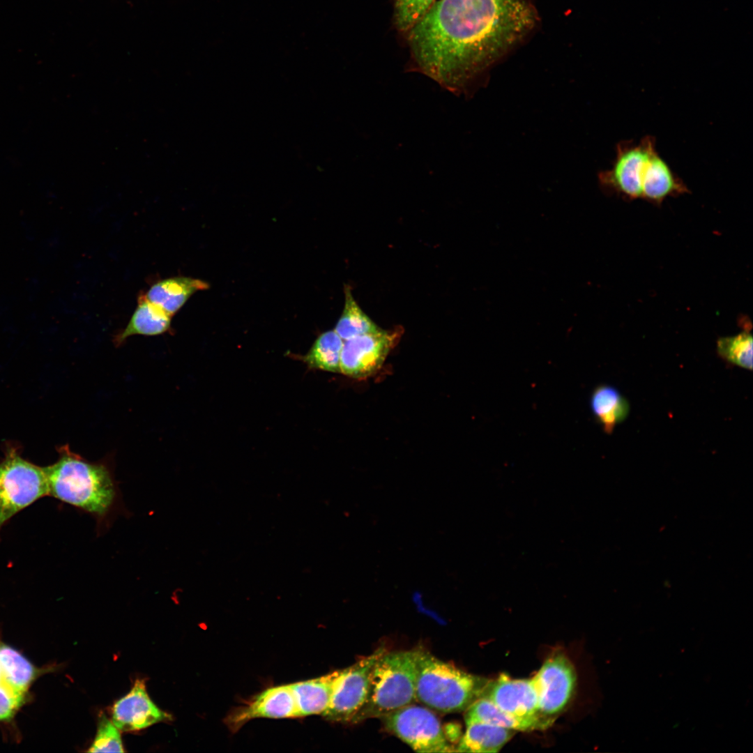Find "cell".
<instances>
[{"instance_id":"1","label":"cell","mask_w":753,"mask_h":753,"mask_svg":"<svg viewBox=\"0 0 753 753\" xmlns=\"http://www.w3.org/2000/svg\"><path fill=\"white\" fill-rule=\"evenodd\" d=\"M537 18L528 0H436L407 39L420 72L464 92L533 29Z\"/></svg>"},{"instance_id":"2","label":"cell","mask_w":753,"mask_h":753,"mask_svg":"<svg viewBox=\"0 0 753 753\" xmlns=\"http://www.w3.org/2000/svg\"><path fill=\"white\" fill-rule=\"evenodd\" d=\"M606 190L628 199L660 204L669 197L689 192L685 183L659 154L654 137L620 142L610 169L599 174Z\"/></svg>"},{"instance_id":"3","label":"cell","mask_w":753,"mask_h":753,"mask_svg":"<svg viewBox=\"0 0 753 753\" xmlns=\"http://www.w3.org/2000/svg\"><path fill=\"white\" fill-rule=\"evenodd\" d=\"M59 459L43 467L49 496L89 514L98 529L110 524L112 517L122 510L121 496L109 467L90 462L62 446Z\"/></svg>"},{"instance_id":"4","label":"cell","mask_w":753,"mask_h":753,"mask_svg":"<svg viewBox=\"0 0 753 753\" xmlns=\"http://www.w3.org/2000/svg\"><path fill=\"white\" fill-rule=\"evenodd\" d=\"M416 650L417 702L450 713L465 711L482 696L489 680L439 660L423 647Z\"/></svg>"},{"instance_id":"5","label":"cell","mask_w":753,"mask_h":753,"mask_svg":"<svg viewBox=\"0 0 753 753\" xmlns=\"http://www.w3.org/2000/svg\"><path fill=\"white\" fill-rule=\"evenodd\" d=\"M416 648L386 651L372 667L365 701L351 723L381 718L416 702Z\"/></svg>"},{"instance_id":"6","label":"cell","mask_w":753,"mask_h":753,"mask_svg":"<svg viewBox=\"0 0 753 753\" xmlns=\"http://www.w3.org/2000/svg\"><path fill=\"white\" fill-rule=\"evenodd\" d=\"M49 496L43 468L10 448L0 462V529L15 515L38 499Z\"/></svg>"},{"instance_id":"7","label":"cell","mask_w":753,"mask_h":753,"mask_svg":"<svg viewBox=\"0 0 753 753\" xmlns=\"http://www.w3.org/2000/svg\"><path fill=\"white\" fill-rule=\"evenodd\" d=\"M385 729L414 751L426 753L456 752L432 709L413 703L380 718Z\"/></svg>"},{"instance_id":"8","label":"cell","mask_w":753,"mask_h":753,"mask_svg":"<svg viewBox=\"0 0 753 753\" xmlns=\"http://www.w3.org/2000/svg\"><path fill=\"white\" fill-rule=\"evenodd\" d=\"M386 651L384 647H379L372 654L361 657L352 665L340 670L330 704L322 714L326 720L351 723L365 701L372 667Z\"/></svg>"},{"instance_id":"9","label":"cell","mask_w":753,"mask_h":753,"mask_svg":"<svg viewBox=\"0 0 753 753\" xmlns=\"http://www.w3.org/2000/svg\"><path fill=\"white\" fill-rule=\"evenodd\" d=\"M481 697H487L521 723L525 731L550 725L539 713L538 694L532 678L512 679L502 674L494 681H489Z\"/></svg>"},{"instance_id":"10","label":"cell","mask_w":753,"mask_h":753,"mask_svg":"<svg viewBox=\"0 0 753 753\" xmlns=\"http://www.w3.org/2000/svg\"><path fill=\"white\" fill-rule=\"evenodd\" d=\"M540 716L551 724L568 703L576 683L575 669L562 653L549 657L532 678Z\"/></svg>"},{"instance_id":"11","label":"cell","mask_w":753,"mask_h":753,"mask_svg":"<svg viewBox=\"0 0 753 753\" xmlns=\"http://www.w3.org/2000/svg\"><path fill=\"white\" fill-rule=\"evenodd\" d=\"M397 333L380 329L344 341L340 372L356 379L367 377L383 365Z\"/></svg>"},{"instance_id":"12","label":"cell","mask_w":753,"mask_h":753,"mask_svg":"<svg viewBox=\"0 0 753 753\" xmlns=\"http://www.w3.org/2000/svg\"><path fill=\"white\" fill-rule=\"evenodd\" d=\"M295 697L289 685L269 687L257 694L250 702L234 709L225 719L233 732L239 730L248 721L255 718L297 717Z\"/></svg>"},{"instance_id":"13","label":"cell","mask_w":753,"mask_h":753,"mask_svg":"<svg viewBox=\"0 0 753 753\" xmlns=\"http://www.w3.org/2000/svg\"><path fill=\"white\" fill-rule=\"evenodd\" d=\"M172 720L149 697L144 680H137L131 690L113 705L112 720L119 730L130 731Z\"/></svg>"},{"instance_id":"14","label":"cell","mask_w":753,"mask_h":753,"mask_svg":"<svg viewBox=\"0 0 753 753\" xmlns=\"http://www.w3.org/2000/svg\"><path fill=\"white\" fill-rule=\"evenodd\" d=\"M208 288V284L201 280L175 277L155 282L144 296L173 317L194 293Z\"/></svg>"},{"instance_id":"15","label":"cell","mask_w":753,"mask_h":753,"mask_svg":"<svg viewBox=\"0 0 753 753\" xmlns=\"http://www.w3.org/2000/svg\"><path fill=\"white\" fill-rule=\"evenodd\" d=\"M340 670L290 684L297 706L298 717L322 715L328 708Z\"/></svg>"},{"instance_id":"16","label":"cell","mask_w":753,"mask_h":753,"mask_svg":"<svg viewBox=\"0 0 753 753\" xmlns=\"http://www.w3.org/2000/svg\"><path fill=\"white\" fill-rule=\"evenodd\" d=\"M172 316L159 306L149 301L144 295L138 298V305L130 319L121 333L114 338L116 346H120L134 335L153 336L162 335L171 328Z\"/></svg>"},{"instance_id":"17","label":"cell","mask_w":753,"mask_h":753,"mask_svg":"<svg viewBox=\"0 0 753 753\" xmlns=\"http://www.w3.org/2000/svg\"><path fill=\"white\" fill-rule=\"evenodd\" d=\"M591 407L597 422L607 434H611L630 413L628 401L609 385H600L593 390Z\"/></svg>"},{"instance_id":"18","label":"cell","mask_w":753,"mask_h":753,"mask_svg":"<svg viewBox=\"0 0 753 753\" xmlns=\"http://www.w3.org/2000/svg\"><path fill=\"white\" fill-rule=\"evenodd\" d=\"M466 727V731L459 740L456 752L496 753L512 738L515 732L514 729L483 723H471Z\"/></svg>"},{"instance_id":"19","label":"cell","mask_w":753,"mask_h":753,"mask_svg":"<svg viewBox=\"0 0 753 753\" xmlns=\"http://www.w3.org/2000/svg\"><path fill=\"white\" fill-rule=\"evenodd\" d=\"M0 667L2 680L24 694L36 674L29 661L18 651L3 644H0Z\"/></svg>"},{"instance_id":"20","label":"cell","mask_w":753,"mask_h":753,"mask_svg":"<svg viewBox=\"0 0 753 753\" xmlns=\"http://www.w3.org/2000/svg\"><path fill=\"white\" fill-rule=\"evenodd\" d=\"M343 344L344 340L335 330L327 331L317 339L304 360L312 368L340 372Z\"/></svg>"},{"instance_id":"21","label":"cell","mask_w":753,"mask_h":753,"mask_svg":"<svg viewBox=\"0 0 753 753\" xmlns=\"http://www.w3.org/2000/svg\"><path fill=\"white\" fill-rule=\"evenodd\" d=\"M344 292V310L335 328L337 334L345 341L379 330L381 328L359 307L349 287H345Z\"/></svg>"},{"instance_id":"22","label":"cell","mask_w":753,"mask_h":753,"mask_svg":"<svg viewBox=\"0 0 753 753\" xmlns=\"http://www.w3.org/2000/svg\"><path fill=\"white\" fill-rule=\"evenodd\" d=\"M464 712L466 725L471 723H483L525 731L521 723L504 713L491 700L485 697H480L476 699Z\"/></svg>"},{"instance_id":"23","label":"cell","mask_w":753,"mask_h":753,"mask_svg":"<svg viewBox=\"0 0 753 753\" xmlns=\"http://www.w3.org/2000/svg\"><path fill=\"white\" fill-rule=\"evenodd\" d=\"M752 342L751 333L743 331L734 336L720 338L717 342V351L727 362L752 370Z\"/></svg>"},{"instance_id":"24","label":"cell","mask_w":753,"mask_h":753,"mask_svg":"<svg viewBox=\"0 0 753 753\" xmlns=\"http://www.w3.org/2000/svg\"><path fill=\"white\" fill-rule=\"evenodd\" d=\"M436 0H395L394 22L398 31L408 33L427 13Z\"/></svg>"},{"instance_id":"25","label":"cell","mask_w":753,"mask_h":753,"mask_svg":"<svg viewBox=\"0 0 753 753\" xmlns=\"http://www.w3.org/2000/svg\"><path fill=\"white\" fill-rule=\"evenodd\" d=\"M89 752H123L121 734L117 727L107 717L100 718L95 739L88 750Z\"/></svg>"},{"instance_id":"26","label":"cell","mask_w":753,"mask_h":753,"mask_svg":"<svg viewBox=\"0 0 753 753\" xmlns=\"http://www.w3.org/2000/svg\"><path fill=\"white\" fill-rule=\"evenodd\" d=\"M24 697V693L2 680L0 683V720L10 719L22 705Z\"/></svg>"},{"instance_id":"27","label":"cell","mask_w":753,"mask_h":753,"mask_svg":"<svg viewBox=\"0 0 753 753\" xmlns=\"http://www.w3.org/2000/svg\"><path fill=\"white\" fill-rule=\"evenodd\" d=\"M2 681V673L0 667V683Z\"/></svg>"}]
</instances>
